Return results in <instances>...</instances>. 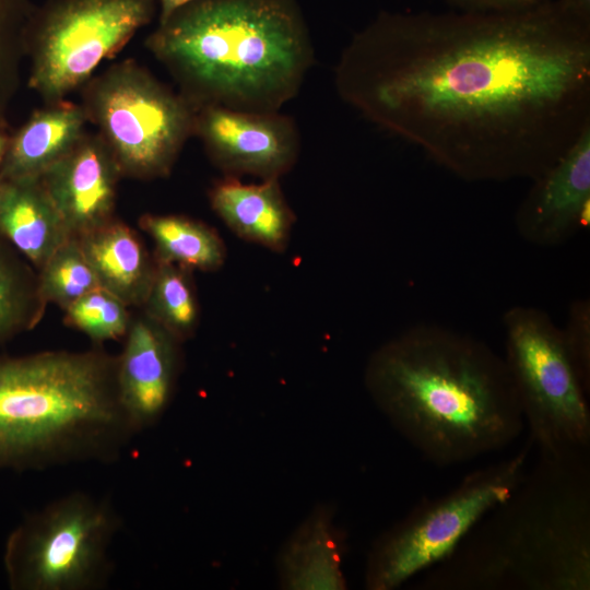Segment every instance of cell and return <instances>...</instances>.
Returning a JSON list of instances; mask_svg holds the SVG:
<instances>
[{
	"instance_id": "1",
	"label": "cell",
	"mask_w": 590,
	"mask_h": 590,
	"mask_svg": "<svg viewBox=\"0 0 590 590\" xmlns=\"http://www.w3.org/2000/svg\"><path fill=\"white\" fill-rule=\"evenodd\" d=\"M340 98L467 181L533 180L590 128V28L562 3L384 15L334 70Z\"/></svg>"
},
{
	"instance_id": "2",
	"label": "cell",
	"mask_w": 590,
	"mask_h": 590,
	"mask_svg": "<svg viewBox=\"0 0 590 590\" xmlns=\"http://www.w3.org/2000/svg\"><path fill=\"white\" fill-rule=\"evenodd\" d=\"M364 382L391 425L439 467L499 450L523 428L504 357L450 328L417 324L388 340L369 356Z\"/></svg>"
},
{
	"instance_id": "3",
	"label": "cell",
	"mask_w": 590,
	"mask_h": 590,
	"mask_svg": "<svg viewBox=\"0 0 590 590\" xmlns=\"http://www.w3.org/2000/svg\"><path fill=\"white\" fill-rule=\"evenodd\" d=\"M417 589L589 590L586 452L541 455L451 555L425 571Z\"/></svg>"
},
{
	"instance_id": "4",
	"label": "cell",
	"mask_w": 590,
	"mask_h": 590,
	"mask_svg": "<svg viewBox=\"0 0 590 590\" xmlns=\"http://www.w3.org/2000/svg\"><path fill=\"white\" fill-rule=\"evenodd\" d=\"M146 46L196 109L280 111L315 58L293 0H196L160 23Z\"/></svg>"
},
{
	"instance_id": "5",
	"label": "cell",
	"mask_w": 590,
	"mask_h": 590,
	"mask_svg": "<svg viewBox=\"0 0 590 590\" xmlns=\"http://www.w3.org/2000/svg\"><path fill=\"white\" fill-rule=\"evenodd\" d=\"M101 350L0 354V470L116 461L138 434Z\"/></svg>"
},
{
	"instance_id": "6",
	"label": "cell",
	"mask_w": 590,
	"mask_h": 590,
	"mask_svg": "<svg viewBox=\"0 0 590 590\" xmlns=\"http://www.w3.org/2000/svg\"><path fill=\"white\" fill-rule=\"evenodd\" d=\"M121 519L108 499L76 491L26 515L10 532L3 568L11 590H102Z\"/></svg>"
},
{
	"instance_id": "7",
	"label": "cell",
	"mask_w": 590,
	"mask_h": 590,
	"mask_svg": "<svg viewBox=\"0 0 590 590\" xmlns=\"http://www.w3.org/2000/svg\"><path fill=\"white\" fill-rule=\"evenodd\" d=\"M529 448L469 473L453 489L424 499L382 532L367 555L365 588L394 590L451 555L521 483Z\"/></svg>"
},
{
	"instance_id": "8",
	"label": "cell",
	"mask_w": 590,
	"mask_h": 590,
	"mask_svg": "<svg viewBox=\"0 0 590 590\" xmlns=\"http://www.w3.org/2000/svg\"><path fill=\"white\" fill-rule=\"evenodd\" d=\"M506 356L531 441L541 455L586 452L589 389L569 355L562 328L544 310L517 305L503 316Z\"/></svg>"
},
{
	"instance_id": "9",
	"label": "cell",
	"mask_w": 590,
	"mask_h": 590,
	"mask_svg": "<svg viewBox=\"0 0 590 590\" xmlns=\"http://www.w3.org/2000/svg\"><path fill=\"white\" fill-rule=\"evenodd\" d=\"M84 111L98 128L121 174L168 175L189 137L197 109L133 61H122L94 79Z\"/></svg>"
},
{
	"instance_id": "10",
	"label": "cell",
	"mask_w": 590,
	"mask_h": 590,
	"mask_svg": "<svg viewBox=\"0 0 590 590\" xmlns=\"http://www.w3.org/2000/svg\"><path fill=\"white\" fill-rule=\"evenodd\" d=\"M155 0H59L36 37L31 86L49 103L84 83L155 11Z\"/></svg>"
},
{
	"instance_id": "11",
	"label": "cell",
	"mask_w": 590,
	"mask_h": 590,
	"mask_svg": "<svg viewBox=\"0 0 590 590\" xmlns=\"http://www.w3.org/2000/svg\"><path fill=\"white\" fill-rule=\"evenodd\" d=\"M193 134L214 165L232 177L280 179L296 164L300 150L294 119L280 111L203 106L196 111Z\"/></svg>"
},
{
	"instance_id": "12",
	"label": "cell",
	"mask_w": 590,
	"mask_h": 590,
	"mask_svg": "<svg viewBox=\"0 0 590 590\" xmlns=\"http://www.w3.org/2000/svg\"><path fill=\"white\" fill-rule=\"evenodd\" d=\"M532 186L515 213L518 235L536 247H556L590 222V128Z\"/></svg>"
},
{
	"instance_id": "13",
	"label": "cell",
	"mask_w": 590,
	"mask_h": 590,
	"mask_svg": "<svg viewBox=\"0 0 590 590\" xmlns=\"http://www.w3.org/2000/svg\"><path fill=\"white\" fill-rule=\"evenodd\" d=\"M117 356L120 402L137 433L157 424L173 400L181 367L179 343L146 314L130 321Z\"/></svg>"
},
{
	"instance_id": "14",
	"label": "cell",
	"mask_w": 590,
	"mask_h": 590,
	"mask_svg": "<svg viewBox=\"0 0 590 590\" xmlns=\"http://www.w3.org/2000/svg\"><path fill=\"white\" fill-rule=\"evenodd\" d=\"M120 175L102 138L84 134L40 180L69 234L80 237L113 220Z\"/></svg>"
},
{
	"instance_id": "15",
	"label": "cell",
	"mask_w": 590,
	"mask_h": 590,
	"mask_svg": "<svg viewBox=\"0 0 590 590\" xmlns=\"http://www.w3.org/2000/svg\"><path fill=\"white\" fill-rule=\"evenodd\" d=\"M346 534L334 508L316 506L282 545L276 558L278 582L284 590H344L342 569Z\"/></svg>"
},
{
	"instance_id": "16",
	"label": "cell",
	"mask_w": 590,
	"mask_h": 590,
	"mask_svg": "<svg viewBox=\"0 0 590 590\" xmlns=\"http://www.w3.org/2000/svg\"><path fill=\"white\" fill-rule=\"evenodd\" d=\"M213 211L239 238L272 251H283L290 243L295 214L279 179L245 184L225 176L209 192Z\"/></svg>"
},
{
	"instance_id": "17",
	"label": "cell",
	"mask_w": 590,
	"mask_h": 590,
	"mask_svg": "<svg viewBox=\"0 0 590 590\" xmlns=\"http://www.w3.org/2000/svg\"><path fill=\"white\" fill-rule=\"evenodd\" d=\"M84 108L63 99L35 111L9 140L0 180L40 178L83 138Z\"/></svg>"
},
{
	"instance_id": "18",
	"label": "cell",
	"mask_w": 590,
	"mask_h": 590,
	"mask_svg": "<svg viewBox=\"0 0 590 590\" xmlns=\"http://www.w3.org/2000/svg\"><path fill=\"white\" fill-rule=\"evenodd\" d=\"M0 236L37 269L72 237L40 178L0 180Z\"/></svg>"
},
{
	"instance_id": "19",
	"label": "cell",
	"mask_w": 590,
	"mask_h": 590,
	"mask_svg": "<svg viewBox=\"0 0 590 590\" xmlns=\"http://www.w3.org/2000/svg\"><path fill=\"white\" fill-rule=\"evenodd\" d=\"M76 238L101 287L127 306L144 305L156 260L129 226L111 220Z\"/></svg>"
},
{
	"instance_id": "20",
	"label": "cell",
	"mask_w": 590,
	"mask_h": 590,
	"mask_svg": "<svg viewBox=\"0 0 590 590\" xmlns=\"http://www.w3.org/2000/svg\"><path fill=\"white\" fill-rule=\"evenodd\" d=\"M141 227L156 247V259L186 269L214 271L226 258L224 241L209 225L182 215H143Z\"/></svg>"
},
{
	"instance_id": "21",
	"label": "cell",
	"mask_w": 590,
	"mask_h": 590,
	"mask_svg": "<svg viewBox=\"0 0 590 590\" xmlns=\"http://www.w3.org/2000/svg\"><path fill=\"white\" fill-rule=\"evenodd\" d=\"M189 269L156 259L145 303V314L178 341L197 330L199 307Z\"/></svg>"
},
{
	"instance_id": "22",
	"label": "cell",
	"mask_w": 590,
	"mask_h": 590,
	"mask_svg": "<svg viewBox=\"0 0 590 590\" xmlns=\"http://www.w3.org/2000/svg\"><path fill=\"white\" fill-rule=\"evenodd\" d=\"M20 256L0 236V343L31 330L45 310L37 279Z\"/></svg>"
},
{
	"instance_id": "23",
	"label": "cell",
	"mask_w": 590,
	"mask_h": 590,
	"mask_svg": "<svg viewBox=\"0 0 590 590\" xmlns=\"http://www.w3.org/2000/svg\"><path fill=\"white\" fill-rule=\"evenodd\" d=\"M38 271L37 292L44 307L56 304L66 310L99 286L76 237L62 244Z\"/></svg>"
},
{
	"instance_id": "24",
	"label": "cell",
	"mask_w": 590,
	"mask_h": 590,
	"mask_svg": "<svg viewBox=\"0 0 590 590\" xmlns=\"http://www.w3.org/2000/svg\"><path fill=\"white\" fill-rule=\"evenodd\" d=\"M127 305L98 286L66 309V321L95 342L125 337L130 324Z\"/></svg>"
},
{
	"instance_id": "25",
	"label": "cell",
	"mask_w": 590,
	"mask_h": 590,
	"mask_svg": "<svg viewBox=\"0 0 590 590\" xmlns=\"http://www.w3.org/2000/svg\"><path fill=\"white\" fill-rule=\"evenodd\" d=\"M569 355L585 386H590V303L586 298L574 300L562 328Z\"/></svg>"
},
{
	"instance_id": "26",
	"label": "cell",
	"mask_w": 590,
	"mask_h": 590,
	"mask_svg": "<svg viewBox=\"0 0 590 590\" xmlns=\"http://www.w3.org/2000/svg\"><path fill=\"white\" fill-rule=\"evenodd\" d=\"M461 4L476 10L500 11L533 7L542 0H456Z\"/></svg>"
},
{
	"instance_id": "27",
	"label": "cell",
	"mask_w": 590,
	"mask_h": 590,
	"mask_svg": "<svg viewBox=\"0 0 590 590\" xmlns=\"http://www.w3.org/2000/svg\"><path fill=\"white\" fill-rule=\"evenodd\" d=\"M160 7V23L166 21L172 14L181 9L182 7L196 1V0H155Z\"/></svg>"
},
{
	"instance_id": "28",
	"label": "cell",
	"mask_w": 590,
	"mask_h": 590,
	"mask_svg": "<svg viewBox=\"0 0 590 590\" xmlns=\"http://www.w3.org/2000/svg\"><path fill=\"white\" fill-rule=\"evenodd\" d=\"M8 145L9 139L0 130V166L3 162Z\"/></svg>"
}]
</instances>
